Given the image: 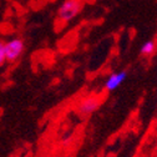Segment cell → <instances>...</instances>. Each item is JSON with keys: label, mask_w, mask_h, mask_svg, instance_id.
I'll list each match as a JSON object with an SVG mask.
<instances>
[{"label": "cell", "mask_w": 157, "mask_h": 157, "mask_svg": "<svg viewBox=\"0 0 157 157\" xmlns=\"http://www.w3.org/2000/svg\"><path fill=\"white\" fill-rule=\"evenodd\" d=\"M127 77L126 71H119V72H113L111 74L105 81V89L109 91H113L119 87Z\"/></svg>", "instance_id": "obj_4"}, {"label": "cell", "mask_w": 157, "mask_h": 157, "mask_svg": "<svg viewBox=\"0 0 157 157\" xmlns=\"http://www.w3.org/2000/svg\"><path fill=\"white\" fill-rule=\"evenodd\" d=\"M101 102H102V99L100 95L91 94V95L84 96L82 99L78 100L75 106V110L81 116H90L100 107Z\"/></svg>", "instance_id": "obj_1"}, {"label": "cell", "mask_w": 157, "mask_h": 157, "mask_svg": "<svg viewBox=\"0 0 157 157\" xmlns=\"http://www.w3.org/2000/svg\"><path fill=\"white\" fill-rule=\"evenodd\" d=\"M155 50H156V44H155V41L148 40V41H146V43L142 44L140 52H141V55H144V56H150V55H152V54L155 52Z\"/></svg>", "instance_id": "obj_5"}, {"label": "cell", "mask_w": 157, "mask_h": 157, "mask_svg": "<svg viewBox=\"0 0 157 157\" xmlns=\"http://www.w3.org/2000/svg\"><path fill=\"white\" fill-rule=\"evenodd\" d=\"M25 45L21 39H13V40L8 41L5 44V57L6 61L13 63L16 61L19 57L21 56V54L24 52Z\"/></svg>", "instance_id": "obj_3"}, {"label": "cell", "mask_w": 157, "mask_h": 157, "mask_svg": "<svg viewBox=\"0 0 157 157\" xmlns=\"http://www.w3.org/2000/svg\"><path fill=\"white\" fill-rule=\"evenodd\" d=\"M6 61L5 57V44L3 41H0V66H3Z\"/></svg>", "instance_id": "obj_6"}, {"label": "cell", "mask_w": 157, "mask_h": 157, "mask_svg": "<svg viewBox=\"0 0 157 157\" xmlns=\"http://www.w3.org/2000/svg\"><path fill=\"white\" fill-rule=\"evenodd\" d=\"M81 11V0H65L57 10V17L61 21H70Z\"/></svg>", "instance_id": "obj_2"}, {"label": "cell", "mask_w": 157, "mask_h": 157, "mask_svg": "<svg viewBox=\"0 0 157 157\" xmlns=\"http://www.w3.org/2000/svg\"><path fill=\"white\" fill-rule=\"evenodd\" d=\"M141 157H146V156H141Z\"/></svg>", "instance_id": "obj_7"}]
</instances>
